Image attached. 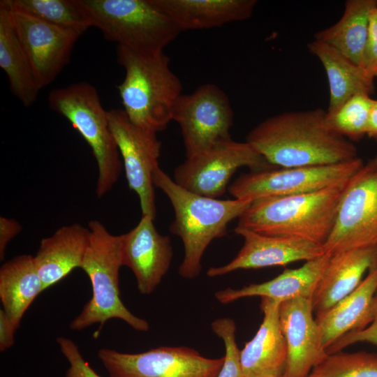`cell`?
Instances as JSON below:
<instances>
[{
    "mask_svg": "<svg viewBox=\"0 0 377 377\" xmlns=\"http://www.w3.org/2000/svg\"><path fill=\"white\" fill-rule=\"evenodd\" d=\"M246 142L276 168L330 165L358 157L356 147L329 127L326 111L320 108L272 116L256 126Z\"/></svg>",
    "mask_w": 377,
    "mask_h": 377,
    "instance_id": "cell-1",
    "label": "cell"
},
{
    "mask_svg": "<svg viewBox=\"0 0 377 377\" xmlns=\"http://www.w3.org/2000/svg\"><path fill=\"white\" fill-rule=\"evenodd\" d=\"M153 183L168 197L174 209L170 230L181 239L184 249L179 274L194 279L201 272L202 258L208 246L227 234L228 224L238 219L252 200H221L194 193L177 184L160 167L154 172Z\"/></svg>",
    "mask_w": 377,
    "mask_h": 377,
    "instance_id": "cell-2",
    "label": "cell"
},
{
    "mask_svg": "<svg viewBox=\"0 0 377 377\" xmlns=\"http://www.w3.org/2000/svg\"><path fill=\"white\" fill-rule=\"evenodd\" d=\"M117 59L125 71L117 87L123 110L135 125L157 133L170 121L182 94V84L163 51L145 52L117 46Z\"/></svg>",
    "mask_w": 377,
    "mask_h": 377,
    "instance_id": "cell-3",
    "label": "cell"
},
{
    "mask_svg": "<svg viewBox=\"0 0 377 377\" xmlns=\"http://www.w3.org/2000/svg\"><path fill=\"white\" fill-rule=\"evenodd\" d=\"M343 188L256 199L238 218L236 227L323 245L333 228Z\"/></svg>",
    "mask_w": 377,
    "mask_h": 377,
    "instance_id": "cell-4",
    "label": "cell"
},
{
    "mask_svg": "<svg viewBox=\"0 0 377 377\" xmlns=\"http://www.w3.org/2000/svg\"><path fill=\"white\" fill-rule=\"evenodd\" d=\"M88 227L90 241L81 269L89 278L92 297L71 322L70 329L79 331L95 324L103 326L108 320L117 318L137 331H148L149 323L133 314L120 298L119 276L123 266L122 235L111 234L98 220L90 221Z\"/></svg>",
    "mask_w": 377,
    "mask_h": 377,
    "instance_id": "cell-5",
    "label": "cell"
},
{
    "mask_svg": "<svg viewBox=\"0 0 377 377\" xmlns=\"http://www.w3.org/2000/svg\"><path fill=\"white\" fill-rule=\"evenodd\" d=\"M50 108L64 117L91 147L98 168L96 193L105 195L121 173V156L109 125L108 111L102 106L96 89L79 82L52 89Z\"/></svg>",
    "mask_w": 377,
    "mask_h": 377,
    "instance_id": "cell-6",
    "label": "cell"
},
{
    "mask_svg": "<svg viewBox=\"0 0 377 377\" xmlns=\"http://www.w3.org/2000/svg\"><path fill=\"white\" fill-rule=\"evenodd\" d=\"M93 27L117 46L145 52L163 51L181 30L150 0H83Z\"/></svg>",
    "mask_w": 377,
    "mask_h": 377,
    "instance_id": "cell-7",
    "label": "cell"
},
{
    "mask_svg": "<svg viewBox=\"0 0 377 377\" xmlns=\"http://www.w3.org/2000/svg\"><path fill=\"white\" fill-rule=\"evenodd\" d=\"M357 157L339 163L273 168L243 173L229 184L228 191L236 199L254 200L273 196L313 193L326 188H343L364 166Z\"/></svg>",
    "mask_w": 377,
    "mask_h": 377,
    "instance_id": "cell-8",
    "label": "cell"
},
{
    "mask_svg": "<svg viewBox=\"0 0 377 377\" xmlns=\"http://www.w3.org/2000/svg\"><path fill=\"white\" fill-rule=\"evenodd\" d=\"M377 246V170L366 165L343 188L332 232L323 244L330 256Z\"/></svg>",
    "mask_w": 377,
    "mask_h": 377,
    "instance_id": "cell-9",
    "label": "cell"
},
{
    "mask_svg": "<svg viewBox=\"0 0 377 377\" xmlns=\"http://www.w3.org/2000/svg\"><path fill=\"white\" fill-rule=\"evenodd\" d=\"M234 113L225 91L207 83L182 94L172 114L181 129L186 158L231 140Z\"/></svg>",
    "mask_w": 377,
    "mask_h": 377,
    "instance_id": "cell-10",
    "label": "cell"
},
{
    "mask_svg": "<svg viewBox=\"0 0 377 377\" xmlns=\"http://www.w3.org/2000/svg\"><path fill=\"white\" fill-rule=\"evenodd\" d=\"M242 167L252 171L276 168L246 141L232 139L186 158L175 169L173 180L191 192L218 198L228 190L231 177Z\"/></svg>",
    "mask_w": 377,
    "mask_h": 377,
    "instance_id": "cell-11",
    "label": "cell"
},
{
    "mask_svg": "<svg viewBox=\"0 0 377 377\" xmlns=\"http://www.w3.org/2000/svg\"><path fill=\"white\" fill-rule=\"evenodd\" d=\"M109 377H217L224 357L209 358L186 346H159L139 353L102 348Z\"/></svg>",
    "mask_w": 377,
    "mask_h": 377,
    "instance_id": "cell-12",
    "label": "cell"
},
{
    "mask_svg": "<svg viewBox=\"0 0 377 377\" xmlns=\"http://www.w3.org/2000/svg\"><path fill=\"white\" fill-rule=\"evenodd\" d=\"M108 116L128 186L139 198L142 215L155 219L156 207L153 175L159 167L161 143L156 133L135 125L123 109H111L108 111Z\"/></svg>",
    "mask_w": 377,
    "mask_h": 377,
    "instance_id": "cell-13",
    "label": "cell"
},
{
    "mask_svg": "<svg viewBox=\"0 0 377 377\" xmlns=\"http://www.w3.org/2000/svg\"><path fill=\"white\" fill-rule=\"evenodd\" d=\"M2 8L7 13L40 90L52 83L69 63L74 45L80 36L31 16Z\"/></svg>",
    "mask_w": 377,
    "mask_h": 377,
    "instance_id": "cell-14",
    "label": "cell"
},
{
    "mask_svg": "<svg viewBox=\"0 0 377 377\" xmlns=\"http://www.w3.org/2000/svg\"><path fill=\"white\" fill-rule=\"evenodd\" d=\"M235 232L243 239V246L228 263L211 267L209 277L223 276L239 269L283 266L300 260L309 261L325 254L323 245L302 238L268 236L236 227Z\"/></svg>",
    "mask_w": 377,
    "mask_h": 377,
    "instance_id": "cell-15",
    "label": "cell"
},
{
    "mask_svg": "<svg viewBox=\"0 0 377 377\" xmlns=\"http://www.w3.org/2000/svg\"><path fill=\"white\" fill-rule=\"evenodd\" d=\"M313 312L311 298H293L280 304L281 327L287 347L281 377H306L328 355Z\"/></svg>",
    "mask_w": 377,
    "mask_h": 377,
    "instance_id": "cell-16",
    "label": "cell"
},
{
    "mask_svg": "<svg viewBox=\"0 0 377 377\" xmlns=\"http://www.w3.org/2000/svg\"><path fill=\"white\" fill-rule=\"evenodd\" d=\"M154 221L151 216L142 215L133 229L122 234V265L133 272L142 295L156 290L173 257L169 236L161 235Z\"/></svg>",
    "mask_w": 377,
    "mask_h": 377,
    "instance_id": "cell-17",
    "label": "cell"
},
{
    "mask_svg": "<svg viewBox=\"0 0 377 377\" xmlns=\"http://www.w3.org/2000/svg\"><path fill=\"white\" fill-rule=\"evenodd\" d=\"M260 298L263 322L253 338L240 350L243 377H281L287 358L280 323L281 302Z\"/></svg>",
    "mask_w": 377,
    "mask_h": 377,
    "instance_id": "cell-18",
    "label": "cell"
},
{
    "mask_svg": "<svg viewBox=\"0 0 377 377\" xmlns=\"http://www.w3.org/2000/svg\"><path fill=\"white\" fill-rule=\"evenodd\" d=\"M377 265V246L357 249L330 256L311 302L316 313L331 308L353 291L367 270Z\"/></svg>",
    "mask_w": 377,
    "mask_h": 377,
    "instance_id": "cell-19",
    "label": "cell"
},
{
    "mask_svg": "<svg viewBox=\"0 0 377 377\" xmlns=\"http://www.w3.org/2000/svg\"><path fill=\"white\" fill-rule=\"evenodd\" d=\"M91 232L80 223L59 228L41 239L34 256L43 290L54 286L75 268H81Z\"/></svg>",
    "mask_w": 377,
    "mask_h": 377,
    "instance_id": "cell-20",
    "label": "cell"
},
{
    "mask_svg": "<svg viewBox=\"0 0 377 377\" xmlns=\"http://www.w3.org/2000/svg\"><path fill=\"white\" fill-rule=\"evenodd\" d=\"M324 254L306 261L297 269H286L276 277L260 283H252L239 289L227 288L216 292L215 298L229 304L242 298L258 296L279 302L297 297L311 298L329 261Z\"/></svg>",
    "mask_w": 377,
    "mask_h": 377,
    "instance_id": "cell-21",
    "label": "cell"
},
{
    "mask_svg": "<svg viewBox=\"0 0 377 377\" xmlns=\"http://www.w3.org/2000/svg\"><path fill=\"white\" fill-rule=\"evenodd\" d=\"M181 30L207 29L249 18L256 0H150Z\"/></svg>",
    "mask_w": 377,
    "mask_h": 377,
    "instance_id": "cell-22",
    "label": "cell"
},
{
    "mask_svg": "<svg viewBox=\"0 0 377 377\" xmlns=\"http://www.w3.org/2000/svg\"><path fill=\"white\" fill-rule=\"evenodd\" d=\"M376 293L377 265L369 270L366 278L350 294L327 310L316 313L315 320L325 350L347 333L369 324Z\"/></svg>",
    "mask_w": 377,
    "mask_h": 377,
    "instance_id": "cell-23",
    "label": "cell"
},
{
    "mask_svg": "<svg viewBox=\"0 0 377 377\" xmlns=\"http://www.w3.org/2000/svg\"><path fill=\"white\" fill-rule=\"evenodd\" d=\"M308 49L320 61L327 74L330 88L327 112L336 110L356 94H370L374 91V78L334 47L315 39L308 44Z\"/></svg>",
    "mask_w": 377,
    "mask_h": 377,
    "instance_id": "cell-24",
    "label": "cell"
},
{
    "mask_svg": "<svg viewBox=\"0 0 377 377\" xmlns=\"http://www.w3.org/2000/svg\"><path fill=\"white\" fill-rule=\"evenodd\" d=\"M34 256H17L0 267V300L16 330L36 297L43 291Z\"/></svg>",
    "mask_w": 377,
    "mask_h": 377,
    "instance_id": "cell-25",
    "label": "cell"
},
{
    "mask_svg": "<svg viewBox=\"0 0 377 377\" xmlns=\"http://www.w3.org/2000/svg\"><path fill=\"white\" fill-rule=\"evenodd\" d=\"M374 0H348L340 20L315 34V39L339 51L362 67Z\"/></svg>",
    "mask_w": 377,
    "mask_h": 377,
    "instance_id": "cell-26",
    "label": "cell"
},
{
    "mask_svg": "<svg viewBox=\"0 0 377 377\" xmlns=\"http://www.w3.org/2000/svg\"><path fill=\"white\" fill-rule=\"evenodd\" d=\"M0 67L7 75L12 94L25 107L33 105L40 89L7 13L2 8H0Z\"/></svg>",
    "mask_w": 377,
    "mask_h": 377,
    "instance_id": "cell-27",
    "label": "cell"
},
{
    "mask_svg": "<svg viewBox=\"0 0 377 377\" xmlns=\"http://www.w3.org/2000/svg\"><path fill=\"white\" fill-rule=\"evenodd\" d=\"M0 7L81 35L93 27L83 0H1Z\"/></svg>",
    "mask_w": 377,
    "mask_h": 377,
    "instance_id": "cell-28",
    "label": "cell"
},
{
    "mask_svg": "<svg viewBox=\"0 0 377 377\" xmlns=\"http://www.w3.org/2000/svg\"><path fill=\"white\" fill-rule=\"evenodd\" d=\"M374 99L367 93H358L332 112H326L329 127L348 140H357L367 134Z\"/></svg>",
    "mask_w": 377,
    "mask_h": 377,
    "instance_id": "cell-29",
    "label": "cell"
},
{
    "mask_svg": "<svg viewBox=\"0 0 377 377\" xmlns=\"http://www.w3.org/2000/svg\"><path fill=\"white\" fill-rule=\"evenodd\" d=\"M306 377H377V354L365 351L328 354Z\"/></svg>",
    "mask_w": 377,
    "mask_h": 377,
    "instance_id": "cell-30",
    "label": "cell"
},
{
    "mask_svg": "<svg viewBox=\"0 0 377 377\" xmlns=\"http://www.w3.org/2000/svg\"><path fill=\"white\" fill-rule=\"evenodd\" d=\"M211 327L213 332L223 340L225 346V360L217 377H243L234 320L227 317L219 318L211 323Z\"/></svg>",
    "mask_w": 377,
    "mask_h": 377,
    "instance_id": "cell-31",
    "label": "cell"
},
{
    "mask_svg": "<svg viewBox=\"0 0 377 377\" xmlns=\"http://www.w3.org/2000/svg\"><path fill=\"white\" fill-rule=\"evenodd\" d=\"M359 342H366L377 346V293L375 295L371 320L365 327L347 333L326 350L328 354L341 352L346 347Z\"/></svg>",
    "mask_w": 377,
    "mask_h": 377,
    "instance_id": "cell-32",
    "label": "cell"
},
{
    "mask_svg": "<svg viewBox=\"0 0 377 377\" xmlns=\"http://www.w3.org/2000/svg\"><path fill=\"white\" fill-rule=\"evenodd\" d=\"M57 342L70 365L65 377H101L84 360L77 346L71 339L60 337Z\"/></svg>",
    "mask_w": 377,
    "mask_h": 377,
    "instance_id": "cell-33",
    "label": "cell"
},
{
    "mask_svg": "<svg viewBox=\"0 0 377 377\" xmlns=\"http://www.w3.org/2000/svg\"><path fill=\"white\" fill-rule=\"evenodd\" d=\"M362 67L373 78L377 76V8L370 15L369 34Z\"/></svg>",
    "mask_w": 377,
    "mask_h": 377,
    "instance_id": "cell-34",
    "label": "cell"
},
{
    "mask_svg": "<svg viewBox=\"0 0 377 377\" xmlns=\"http://www.w3.org/2000/svg\"><path fill=\"white\" fill-rule=\"evenodd\" d=\"M21 224L15 219L0 217V259L3 260L8 244L22 230Z\"/></svg>",
    "mask_w": 377,
    "mask_h": 377,
    "instance_id": "cell-35",
    "label": "cell"
},
{
    "mask_svg": "<svg viewBox=\"0 0 377 377\" xmlns=\"http://www.w3.org/2000/svg\"><path fill=\"white\" fill-rule=\"evenodd\" d=\"M17 330L6 312L0 310V350L3 352L15 343V332Z\"/></svg>",
    "mask_w": 377,
    "mask_h": 377,
    "instance_id": "cell-36",
    "label": "cell"
},
{
    "mask_svg": "<svg viewBox=\"0 0 377 377\" xmlns=\"http://www.w3.org/2000/svg\"><path fill=\"white\" fill-rule=\"evenodd\" d=\"M367 135L377 140V100H374L371 110Z\"/></svg>",
    "mask_w": 377,
    "mask_h": 377,
    "instance_id": "cell-37",
    "label": "cell"
},
{
    "mask_svg": "<svg viewBox=\"0 0 377 377\" xmlns=\"http://www.w3.org/2000/svg\"><path fill=\"white\" fill-rule=\"evenodd\" d=\"M365 165L371 169L377 170V155Z\"/></svg>",
    "mask_w": 377,
    "mask_h": 377,
    "instance_id": "cell-38",
    "label": "cell"
},
{
    "mask_svg": "<svg viewBox=\"0 0 377 377\" xmlns=\"http://www.w3.org/2000/svg\"><path fill=\"white\" fill-rule=\"evenodd\" d=\"M376 8H377V1H376Z\"/></svg>",
    "mask_w": 377,
    "mask_h": 377,
    "instance_id": "cell-39",
    "label": "cell"
}]
</instances>
